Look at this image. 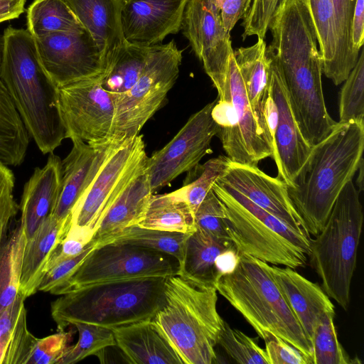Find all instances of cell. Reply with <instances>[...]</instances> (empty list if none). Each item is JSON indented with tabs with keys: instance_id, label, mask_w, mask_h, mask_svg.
I'll use <instances>...</instances> for the list:
<instances>
[{
	"instance_id": "6da1fadb",
	"label": "cell",
	"mask_w": 364,
	"mask_h": 364,
	"mask_svg": "<svg viewBox=\"0 0 364 364\" xmlns=\"http://www.w3.org/2000/svg\"><path fill=\"white\" fill-rule=\"evenodd\" d=\"M3 38L0 80L39 150L53 153L65 139L58 87L44 68L27 29L9 26Z\"/></svg>"
},
{
	"instance_id": "7a4b0ae2",
	"label": "cell",
	"mask_w": 364,
	"mask_h": 364,
	"mask_svg": "<svg viewBox=\"0 0 364 364\" xmlns=\"http://www.w3.org/2000/svg\"><path fill=\"white\" fill-rule=\"evenodd\" d=\"M364 120L337 122L311 147L288 193L309 234L326 224L334 203L363 161Z\"/></svg>"
},
{
	"instance_id": "3957f363",
	"label": "cell",
	"mask_w": 364,
	"mask_h": 364,
	"mask_svg": "<svg viewBox=\"0 0 364 364\" xmlns=\"http://www.w3.org/2000/svg\"><path fill=\"white\" fill-rule=\"evenodd\" d=\"M164 277L98 283L62 294L51 303L59 331L74 323L114 329L152 319L165 303Z\"/></svg>"
},
{
	"instance_id": "277c9868",
	"label": "cell",
	"mask_w": 364,
	"mask_h": 364,
	"mask_svg": "<svg viewBox=\"0 0 364 364\" xmlns=\"http://www.w3.org/2000/svg\"><path fill=\"white\" fill-rule=\"evenodd\" d=\"M165 303L152 318L173 344L184 364H212L224 320L218 291L178 274L165 279Z\"/></svg>"
},
{
	"instance_id": "5b68a950",
	"label": "cell",
	"mask_w": 364,
	"mask_h": 364,
	"mask_svg": "<svg viewBox=\"0 0 364 364\" xmlns=\"http://www.w3.org/2000/svg\"><path fill=\"white\" fill-rule=\"evenodd\" d=\"M217 291L264 341L280 338L311 362V343L266 267V262L242 254L235 271L215 284Z\"/></svg>"
},
{
	"instance_id": "8992f818",
	"label": "cell",
	"mask_w": 364,
	"mask_h": 364,
	"mask_svg": "<svg viewBox=\"0 0 364 364\" xmlns=\"http://www.w3.org/2000/svg\"><path fill=\"white\" fill-rule=\"evenodd\" d=\"M212 189L223 205L226 232L240 255L292 269L305 267L310 236L293 230L226 184L216 181Z\"/></svg>"
},
{
	"instance_id": "52a82bcc",
	"label": "cell",
	"mask_w": 364,
	"mask_h": 364,
	"mask_svg": "<svg viewBox=\"0 0 364 364\" xmlns=\"http://www.w3.org/2000/svg\"><path fill=\"white\" fill-rule=\"evenodd\" d=\"M363 224L359 191L351 179L337 197L322 230L311 240L309 256L321 287L345 311L350 304Z\"/></svg>"
},
{
	"instance_id": "ba28073f",
	"label": "cell",
	"mask_w": 364,
	"mask_h": 364,
	"mask_svg": "<svg viewBox=\"0 0 364 364\" xmlns=\"http://www.w3.org/2000/svg\"><path fill=\"white\" fill-rule=\"evenodd\" d=\"M183 50L173 40L152 47L140 76L126 93L115 99L110 140L122 143L139 132L161 107L180 72Z\"/></svg>"
},
{
	"instance_id": "9c48e42d",
	"label": "cell",
	"mask_w": 364,
	"mask_h": 364,
	"mask_svg": "<svg viewBox=\"0 0 364 364\" xmlns=\"http://www.w3.org/2000/svg\"><path fill=\"white\" fill-rule=\"evenodd\" d=\"M173 257L130 244L108 242L96 247L73 274L50 293L67 294L98 283L147 277H164L179 272Z\"/></svg>"
},
{
	"instance_id": "30bf717a",
	"label": "cell",
	"mask_w": 364,
	"mask_h": 364,
	"mask_svg": "<svg viewBox=\"0 0 364 364\" xmlns=\"http://www.w3.org/2000/svg\"><path fill=\"white\" fill-rule=\"evenodd\" d=\"M147 158L142 135L117 144L74 206L66 236L88 244L107 210Z\"/></svg>"
},
{
	"instance_id": "8fae6325",
	"label": "cell",
	"mask_w": 364,
	"mask_h": 364,
	"mask_svg": "<svg viewBox=\"0 0 364 364\" xmlns=\"http://www.w3.org/2000/svg\"><path fill=\"white\" fill-rule=\"evenodd\" d=\"M58 95L65 138L92 144L111 141L115 101L100 76L59 87Z\"/></svg>"
},
{
	"instance_id": "7c38bea8",
	"label": "cell",
	"mask_w": 364,
	"mask_h": 364,
	"mask_svg": "<svg viewBox=\"0 0 364 364\" xmlns=\"http://www.w3.org/2000/svg\"><path fill=\"white\" fill-rule=\"evenodd\" d=\"M215 102L207 104L192 114L165 146L147 158L146 171L153 193L183 173L195 169L212 152L210 143L218 131L211 114Z\"/></svg>"
},
{
	"instance_id": "4fadbf2b",
	"label": "cell",
	"mask_w": 364,
	"mask_h": 364,
	"mask_svg": "<svg viewBox=\"0 0 364 364\" xmlns=\"http://www.w3.org/2000/svg\"><path fill=\"white\" fill-rule=\"evenodd\" d=\"M181 30L221 98L233 49L219 10L210 0H188Z\"/></svg>"
},
{
	"instance_id": "5bb4252c",
	"label": "cell",
	"mask_w": 364,
	"mask_h": 364,
	"mask_svg": "<svg viewBox=\"0 0 364 364\" xmlns=\"http://www.w3.org/2000/svg\"><path fill=\"white\" fill-rule=\"evenodd\" d=\"M34 39L41 63L58 87L103 73L102 53L85 29L56 32Z\"/></svg>"
},
{
	"instance_id": "9a60e30c",
	"label": "cell",
	"mask_w": 364,
	"mask_h": 364,
	"mask_svg": "<svg viewBox=\"0 0 364 364\" xmlns=\"http://www.w3.org/2000/svg\"><path fill=\"white\" fill-rule=\"evenodd\" d=\"M269 94L277 109L273 135V155L277 178L291 187L294 178L309 157L311 146L303 137L296 120L281 68L267 49Z\"/></svg>"
},
{
	"instance_id": "2e32d148",
	"label": "cell",
	"mask_w": 364,
	"mask_h": 364,
	"mask_svg": "<svg viewBox=\"0 0 364 364\" xmlns=\"http://www.w3.org/2000/svg\"><path fill=\"white\" fill-rule=\"evenodd\" d=\"M217 181L233 188L293 230L310 236L290 199L287 184L267 175L257 165L230 161Z\"/></svg>"
},
{
	"instance_id": "e0dca14e",
	"label": "cell",
	"mask_w": 364,
	"mask_h": 364,
	"mask_svg": "<svg viewBox=\"0 0 364 364\" xmlns=\"http://www.w3.org/2000/svg\"><path fill=\"white\" fill-rule=\"evenodd\" d=\"M188 0H122L121 22L129 43L154 46L181 30Z\"/></svg>"
},
{
	"instance_id": "ac0fdd59",
	"label": "cell",
	"mask_w": 364,
	"mask_h": 364,
	"mask_svg": "<svg viewBox=\"0 0 364 364\" xmlns=\"http://www.w3.org/2000/svg\"><path fill=\"white\" fill-rule=\"evenodd\" d=\"M72 142V149L62 161V186L51 214L60 222L71 218L74 206L90 186L112 151L120 144L112 141L100 144L77 140Z\"/></svg>"
},
{
	"instance_id": "d6986e66",
	"label": "cell",
	"mask_w": 364,
	"mask_h": 364,
	"mask_svg": "<svg viewBox=\"0 0 364 364\" xmlns=\"http://www.w3.org/2000/svg\"><path fill=\"white\" fill-rule=\"evenodd\" d=\"M266 267L311 343L316 323L323 314L336 313L334 305L321 286L294 269L267 262Z\"/></svg>"
},
{
	"instance_id": "ffe728a7",
	"label": "cell",
	"mask_w": 364,
	"mask_h": 364,
	"mask_svg": "<svg viewBox=\"0 0 364 364\" xmlns=\"http://www.w3.org/2000/svg\"><path fill=\"white\" fill-rule=\"evenodd\" d=\"M62 178V160L53 152L49 154L46 164L42 168L37 167L25 183L18 206L20 226L26 240L52 214L60 193Z\"/></svg>"
},
{
	"instance_id": "44dd1931",
	"label": "cell",
	"mask_w": 364,
	"mask_h": 364,
	"mask_svg": "<svg viewBox=\"0 0 364 364\" xmlns=\"http://www.w3.org/2000/svg\"><path fill=\"white\" fill-rule=\"evenodd\" d=\"M116 346L131 363L184 364L178 350L153 319L112 329Z\"/></svg>"
},
{
	"instance_id": "7402d4cb",
	"label": "cell",
	"mask_w": 364,
	"mask_h": 364,
	"mask_svg": "<svg viewBox=\"0 0 364 364\" xmlns=\"http://www.w3.org/2000/svg\"><path fill=\"white\" fill-rule=\"evenodd\" d=\"M100 50L104 68L127 41L122 28V0H63Z\"/></svg>"
},
{
	"instance_id": "603a6c76",
	"label": "cell",
	"mask_w": 364,
	"mask_h": 364,
	"mask_svg": "<svg viewBox=\"0 0 364 364\" xmlns=\"http://www.w3.org/2000/svg\"><path fill=\"white\" fill-rule=\"evenodd\" d=\"M146 163L134 174L103 216L92 238L97 246L107 243L126 228L136 225L142 218L153 194Z\"/></svg>"
},
{
	"instance_id": "cb8c5ba5",
	"label": "cell",
	"mask_w": 364,
	"mask_h": 364,
	"mask_svg": "<svg viewBox=\"0 0 364 364\" xmlns=\"http://www.w3.org/2000/svg\"><path fill=\"white\" fill-rule=\"evenodd\" d=\"M70 218L60 222L50 215L26 240L19 287V292L26 299L38 291L48 258L57 244L66 236Z\"/></svg>"
},
{
	"instance_id": "d4e9b609",
	"label": "cell",
	"mask_w": 364,
	"mask_h": 364,
	"mask_svg": "<svg viewBox=\"0 0 364 364\" xmlns=\"http://www.w3.org/2000/svg\"><path fill=\"white\" fill-rule=\"evenodd\" d=\"M233 56L242 75L252 112L259 125L270 134L264 114L269 96L267 44L263 38H257L252 46L233 50Z\"/></svg>"
},
{
	"instance_id": "484cf974",
	"label": "cell",
	"mask_w": 364,
	"mask_h": 364,
	"mask_svg": "<svg viewBox=\"0 0 364 364\" xmlns=\"http://www.w3.org/2000/svg\"><path fill=\"white\" fill-rule=\"evenodd\" d=\"M25 299L19 292L0 312V364H27L36 344L27 327Z\"/></svg>"
},
{
	"instance_id": "4316f807",
	"label": "cell",
	"mask_w": 364,
	"mask_h": 364,
	"mask_svg": "<svg viewBox=\"0 0 364 364\" xmlns=\"http://www.w3.org/2000/svg\"><path fill=\"white\" fill-rule=\"evenodd\" d=\"M314 25L323 74L334 85L347 78L341 57L339 41L331 0H306Z\"/></svg>"
},
{
	"instance_id": "83f0119b",
	"label": "cell",
	"mask_w": 364,
	"mask_h": 364,
	"mask_svg": "<svg viewBox=\"0 0 364 364\" xmlns=\"http://www.w3.org/2000/svg\"><path fill=\"white\" fill-rule=\"evenodd\" d=\"M234 246L231 240L215 237L196 228L187 237L183 262L178 274L200 283L215 286V259L221 252Z\"/></svg>"
},
{
	"instance_id": "f1b7e54d",
	"label": "cell",
	"mask_w": 364,
	"mask_h": 364,
	"mask_svg": "<svg viewBox=\"0 0 364 364\" xmlns=\"http://www.w3.org/2000/svg\"><path fill=\"white\" fill-rule=\"evenodd\" d=\"M136 225L188 234L196 230L195 215L186 202L181 188L165 194H152Z\"/></svg>"
},
{
	"instance_id": "f546056e",
	"label": "cell",
	"mask_w": 364,
	"mask_h": 364,
	"mask_svg": "<svg viewBox=\"0 0 364 364\" xmlns=\"http://www.w3.org/2000/svg\"><path fill=\"white\" fill-rule=\"evenodd\" d=\"M152 47L127 41L106 63L100 76V83L114 101L135 84L149 58Z\"/></svg>"
},
{
	"instance_id": "4dcf8cb0",
	"label": "cell",
	"mask_w": 364,
	"mask_h": 364,
	"mask_svg": "<svg viewBox=\"0 0 364 364\" xmlns=\"http://www.w3.org/2000/svg\"><path fill=\"white\" fill-rule=\"evenodd\" d=\"M30 135L0 80V161L19 166L25 159Z\"/></svg>"
},
{
	"instance_id": "1f68e13d",
	"label": "cell",
	"mask_w": 364,
	"mask_h": 364,
	"mask_svg": "<svg viewBox=\"0 0 364 364\" xmlns=\"http://www.w3.org/2000/svg\"><path fill=\"white\" fill-rule=\"evenodd\" d=\"M26 20L33 38L85 29L63 0H34L27 9Z\"/></svg>"
},
{
	"instance_id": "d6a6232c",
	"label": "cell",
	"mask_w": 364,
	"mask_h": 364,
	"mask_svg": "<svg viewBox=\"0 0 364 364\" xmlns=\"http://www.w3.org/2000/svg\"><path fill=\"white\" fill-rule=\"evenodd\" d=\"M26 243V235L19 225L0 248V312L10 305L19 293Z\"/></svg>"
},
{
	"instance_id": "836d02e7",
	"label": "cell",
	"mask_w": 364,
	"mask_h": 364,
	"mask_svg": "<svg viewBox=\"0 0 364 364\" xmlns=\"http://www.w3.org/2000/svg\"><path fill=\"white\" fill-rule=\"evenodd\" d=\"M189 235L133 225L124 229L107 243L130 244L161 252L173 257L181 266L184 256L186 241Z\"/></svg>"
},
{
	"instance_id": "e575fe53",
	"label": "cell",
	"mask_w": 364,
	"mask_h": 364,
	"mask_svg": "<svg viewBox=\"0 0 364 364\" xmlns=\"http://www.w3.org/2000/svg\"><path fill=\"white\" fill-rule=\"evenodd\" d=\"M335 316L336 313L323 314L315 326L311 339V364L353 363L338 339Z\"/></svg>"
},
{
	"instance_id": "d590c367",
	"label": "cell",
	"mask_w": 364,
	"mask_h": 364,
	"mask_svg": "<svg viewBox=\"0 0 364 364\" xmlns=\"http://www.w3.org/2000/svg\"><path fill=\"white\" fill-rule=\"evenodd\" d=\"M78 331V341L69 346L58 364L77 363L87 356L103 358L102 351L108 347L115 346L116 341L112 329L86 323L73 324Z\"/></svg>"
},
{
	"instance_id": "8d00e7d4",
	"label": "cell",
	"mask_w": 364,
	"mask_h": 364,
	"mask_svg": "<svg viewBox=\"0 0 364 364\" xmlns=\"http://www.w3.org/2000/svg\"><path fill=\"white\" fill-rule=\"evenodd\" d=\"M339 98V122L364 120V50L343 81Z\"/></svg>"
},
{
	"instance_id": "74e56055",
	"label": "cell",
	"mask_w": 364,
	"mask_h": 364,
	"mask_svg": "<svg viewBox=\"0 0 364 364\" xmlns=\"http://www.w3.org/2000/svg\"><path fill=\"white\" fill-rule=\"evenodd\" d=\"M230 159L224 155H220L200 164L195 168L196 178L185 183L181 188L183 196L192 210L196 213L215 182L226 169Z\"/></svg>"
},
{
	"instance_id": "f35d334b",
	"label": "cell",
	"mask_w": 364,
	"mask_h": 364,
	"mask_svg": "<svg viewBox=\"0 0 364 364\" xmlns=\"http://www.w3.org/2000/svg\"><path fill=\"white\" fill-rule=\"evenodd\" d=\"M227 355L240 364H268L264 349L255 338L224 321L218 343Z\"/></svg>"
},
{
	"instance_id": "ab89813d",
	"label": "cell",
	"mask_w": 364,
	"mask_h": 364,
	"mask_svg": "<svg viewBox=\"0 0 364 364\" xmlns=\"http://www.w3.org/2000/svg\"><path fill=\"white\" fill-rule=\"evenodd\" d=\"M356 0H331L343 67L347 76L355 66L359 53L350 43V28Z\"/></svg>"
},
{
	"instance_id": "60d3db41",
	"label": "cell",
	"mask_w": 364,
	"mask_h": 364,
	"mask_svg": "<svg viewBox=\"0 0 364 364\" xmlns=\"http://www.w3.org/2000/svg\"><path fill=\"white\" fill-rule=\"evenodd\" d=\"M284 1V0H253L242 18V40L252 36L264 39L275 14Z\"/></svg>"
},
{
	"instance_id": "b9f144b4",
	"label": "cell",
	"mask_w": 364,
	"mask_h": 364,
	"mask_svg": "<svg viewBox=\"0 0 364 364\" xmlns=\"http://www.w3.org/2000/svg\"><path fill=\"white\" fill-rule=\"evenodd\" d=\"M195 222L196 228L215 237L230 240L226 232L223 205L212 188L198 208Z\"/></svg>"
},
{
	"instance_id": "7bdbcfd3",
	"label": "cell",
	"mask_w": 364,
	"mask_h": 364,
	"mask_svg": "<svg viewBox=\"0 0 364 364\" xmlns=\"http://www.w3.org/2000/svg\"><path fill=\"white\" fill-rule=\"evenodd\" d=\"M73 331L59 332L37 338L27 364H58L72 340Z\"/></svg>"
},
{
	"instance_id": "ee69618b",
	"label": "cell",
	"mask_w": 364,
	"mask_h": 364,
	"mask_svg": "<svg viewBox=\"0 0 364 364\" xmlns=\"http://www.w3.org/2000/svg\"><path fill=\"white\" fill-rule=\"evenodd\" d=\"M14 186L13 171L0 161V248L6 239L9 224L19 209L14 198Z\"/></svg>"
},
{
	"instance_id": "f6af8a7d",
	"label": "cell",
	"mask_w": 364,
	"mask_h": 364,
	"mask_svg": "<svg viewBox=\"0 0 364 364\" xmlns=\"http://www.w3.org/2000/svg\"><path fill=\"white\" fill-rule=\"evenodd\" d=\"M96 246V242L92 240L80 255L66 259L51 267L43 277L38 287V291L50 292L62 284L73 274Z\"/></svg>"
},
{
	"instance_id": "bcb514c9",
	"label": "cell",
	"mask_w": 364,
	"mask_h": 364,
	"mask_svg": "<svg viewBox=\"0 0 364 364\" xmlns=\"http://www.w3.org/2000/svg\"><path fill=\"white\" fill-rule=\"evenodd\" d=\"M264 343L268 364H311L302 353L280 338L272 336Z\"/></svg>"
},
{
	"instance_id": "7dc6e473",
	"label": "cell",
	"mask_w": 364,
	"mask_h": 364,
	"mask_svg": "<svg viewBox=\"0 0 364 364\" xmlns=\"http://www.w3.org/2000/svg\"><path fill=\"white\" fill-rule=\"evenodd\" d=\"M220 11L225 29L230 33L237 21L244 18L253 0H210Z\"/></svg>"
},
{
	"instance_id": "c3c4849f",
	"label": "cell",
	"mask_w": 364,
	"mask_h": 364,
	"mask_svg": "<svg viewBox=\"0 0 364 364\" xmlns=\"http://www.w3.org/2000/svg\"><path fill=\"white\" fill-rule=\"evenodd\" d=\"M364 41V0H356L350 28L353 49L359 53Z\"/></svg>"
},
{
	"instance_id": "681fc988",
	"label": "cell",
	"mask_w": 364,
	"mask_h": 364,
	"mask_svg": "<svg viewBox=\"0 0 364 364\" xmlns=\"http://www.w3.org/2000/svg\"><path fill=\"white\" fill-rule=\"evenodd\" d=\"M240 255L235 246L221 252L216 258L215 268L216 272V282L224 275L232 273L236 269Z\"/></svg>"
},
{
	"instance_id": "f907efd6",
	"label": "cell",
	"mask_w": 364,
	"mask_h": 364,
	"mask_svg": "<svg viewBox=\"0 0 364 364\" xmlns=\"http://www.w3.org/2000/svg\"><path fill=\"white\" fill-rule=\"evenodd\" d=\"M26 0H0V23L17 18L25 11Z\"/></svg>"
},
{
	"instance_id": "816d5d0a",
	"label": "cell",
	"mask_w": 364,
	"mask_h": 364,
	"mask_svg": "<svg viewBox=\"0 0 364 364\" xmlns=\"http://www.w3.org/2000/svg\"><path fill=\"white\" fill-rule=\"evenodd\" d=\"M359 171V176H358V186L360 188V191L363 189V161L360 164L359 168H358V170Z\"/></svg>"
},
{
	"instance_id": "f5cc1de1",
	"label": "cell",
	"mask_w": 364,
	"mask_h": 364,
	"mask_svg": "<svg viewBox=\"0 0 364 364\" xmlns=\"http://www.w3.org/2000/svg\"><path fill=\"white\" fill-rule=\"evenodd\" d=\"M3 50H4V38L3 36L0 35V68L2 61V57H3Z\"/></svg>"
}]
</instances>
